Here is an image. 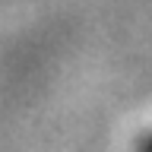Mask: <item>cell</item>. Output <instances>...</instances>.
<instances>
[{
    "instance_id": "1",
    "label": "cell",
    "mask_w": 152,
    "mask_h": 152,
    "mask_svg": "<svg viewBox=\"0 0 152 152\" xmlns=\"http://www.w3.org/2000/svg\"><path fill=\"white\" fill-rule=\"evenodd\" d=\"M146 152H152V140H149V142H146Z\"/></svg>"
}]
</instances>
